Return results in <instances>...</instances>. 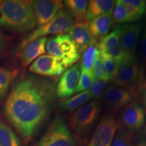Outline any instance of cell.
Wrapping results in <instances>:
<instances>
[{
  "label": "cell",
  "instance_id": "6da1fadb",
  "mask_svg": "<svg viewBox=\"0 0 146 146\" xmlns=\"http://www.w3.org/2000/svg\"><path fill=\"white\" fill-rule=\"evenodd\" d=\"M56 96L54 81L27 74L12 86L3 112L20 135L29 139L50 114Z\"/></svg>",
  "mask_w": 146,
  "mask_h": 146
},
{
  "label": "cell",
  "instance_id": "7a4b0ae2",
  "mask_svg": "<svg viewBox=\"0 0 146 146\" xmlns=\"http://www.w3.org/2000/svg\"><path fill=\"white\" fill-rule=\"evenodd\" d=\"M31 1L8 0L1 1L0 28L16 33H25L36 26Z\"/></svg>",
  "mask_w": 146,
  "mask_h": 146
},
{
  "label": "cell",
  "instance_id": "3957f363",
  "mask_svg": "<svg viewBox=\"0 0 146 146\" xmlns=\"http://www.w3.org/2000/svg\"><path fill=\"white\" fill-rule=\"evenodd\" d=\"M116 85L135 94L146 86L143 68L137 62L135 55L128 54L113 78Z\"/></svg>",
  "mask_w": 146,
  "mask_h": 146
},
{
  "label": "cell",
  "instance_id": "277c9868",
  "mask_svg": "<svg viewBox=\"0 0 146 146\" xmlns=\"http://www.w3.org/2000/svg\"><path fill=\"white\" fill-rule=\"evenodd\" d=\"M100 103L92 101L82 106L72 112L70 126L78 139L83 140L90 133L100 117Z\"/></svg>",
  "mask_w": 146,
  "mask_h": 146
},
{
  "label": "cell",
  "instance_id": "5b68a950",
  "mask_svg": "<svg viewBox=\"0 0 146 146\" xmlns=\"http://www.w3.org/2000/svg\"><path fill=\"white\" fill-rule=\"evenodd\" d=\"M46 50L49 55L58 58L66 68L74 64L81 57V50L68 34H59L47 39Z\"/></svg>",
  "mask_w": 146,
  "mask_h": 146
},
{
  "label": "cell",
  "instance_id": "8992f818",
  "mask_svg": "<svg viewBox=\"0 0 146 146\" xmlns=\"http://www.w3.org/2000/svg\"><path fill=\"white\" fill-rule=\"evenodd\" d=\"M74 23V17L69 10L65 8H61L52 21L36 28L23 39L20 45V49L22 50L30 42L47 35H56L69 32Z\"/></svg>",
  "mask_w": 146,
  "mask_h": 146
},
{
  "label": "cell",
  "instance_id": "52a82bcc",
  "mask_svg": "<svg viewBox=\"0 0 146 146\" xmlns=\"http://www.w3.org/2000/svg\"><path fill=\"white\" fill-rule=\"evenodd\" d=\"M36 146H76V141L66 120L57 116Z\"/></svg>",
  "mask_w": 146,
  "mask_h": 146
},
{
  "label": "cell",
  "instance_id": "ba28073f",
  "mask_svg": "<svg viewBox=\"0 0 146 146\" xmlns=\"http://www.w3.org/2000/svg\"><path fill=\"white\" fill-rule=\"evenodd\" d=\"M118 128V123L113 116L103 117L95 129L88 146H111Z\"/></svg>",
  "mask_w": 146,
  "mask_h": 146
},
{
  "label": "cell",
  "instance_id": "9c48e42d",
  "mask_svg": "<svg viewBox=\"0 0 146 146\" xmlns=\"http://www.w3.org/2000/svg\"><path fill=\"white\" fill-rule=\"evenodd\" d=\"M66 68L58 58L51 55H42L29 67V71L41 76L53 77L61 75Z\"/></svg>",
  "mask_w": 146,
  "mask_h": 146
},
{
  "label": "cell",
  "instance_id": "30bf717a",
  "mask_svg": "<svg viewBox=\"0 0 146 146\" xmlns=\"http://www.w3.org/2000/svg\"><path fill=\"white\" fill-rule=\"evenodd\" d=\"M81 68L80 64H75L66 69L60 77L56 87V96L59 99H65L74 94L78 85Z\"/></svg>",
  "mask_w": 146,
  "mask_h": 146
},
{
  "label": "cell",
  "instance_id": "8fae6325",
  "mask_svg": "<svg viewBox=\"0 0 146 146\" xmlns=\"http://www.w3.org/2000/svg\"><path fill=\"white\" fill-rule=\"evenodd\" d=\"M121 28L116 27L112 32L100 39V43L97 44L100 52L106 53L115 60L118 68L128 54L122 50L120 42Z\"/></svg>",
  "mask_w": 146,
  "mask_h": 146
},
{
  "label": "cell",
  "instance_id": "7c38bea8",
  "mask_svg": "<svg viewBox=\"0 0 146 146\" xmlns=\"http://www.w3.org/2000/svg\"><path fill=\"white\" fill-rule=\"evenodd\" d=\"M36 25L41 27L48 23L57 15L62 2L56 0H36L31 1Z\"/></svg>",
  "mask_w": 146,
  "mask_h": 146
},
{
  "label": "cell",
  "instance_id": "4fadbf2b",
  "mask_svg": "<svg viewBox=\"0 0 146 146\" xmlns=\"http://www.w3.org/2000/svg\"><path fill=\"white\" fill-rule=\"evenodd\" d=\"M120 121L124 129L131 133L137 132L143 127L145 123V111L137 102H131L121 113Z\"/></svg>",
  "mask_w": 146,
  "mask_h": 146
},
{
  "label": "cell",
  "instance_id": "5bb4252c",
  "mask_svg": "<svg viewBox=\"0 0 146 146\" xmlns=\"http://www.w3.org/2000/svg\"><path fill=\"white\" fill-rule=\"evenodd\" d=\"M143 27V23L141 22L120 26V45L122 50L127 54L135 55Z\"/></svg>",
  "mask_w": 146,
  "mask_h": 146
},
{
  "label": "cell",
  "instance_id": "9a60e30c",
  "mask_svg": "<svg viewBox=\"0 0 146 146\" xmlns=\"http://www.w3.org/2000/svg\"><path fill=\"white\" fill-rule=\"evenodd\" d=\"M133 100V94L127 89L116 85H110L104 94L105 106L116 111L125 108Z\"/></svg>",
  "mask_w": 146,
  "mask_h": 146
},
{
  "label": "cell",
  "instance_id": "2e32d148",
  "mask_svg": "<svg viewBox=\"0 0 146 146\" xmlns=\"http://www.w3.org/2000/svg\"><path fill=\"white\" fill-rule=\"evenodd\" d=\"M68 35L79 47L80 50L84 52L89 46L96 44L97 40L91 35L88 23L86 22L74 23L69 31Z\"/></svg>",
  "mask_w": 146,
  "mask_h": 146
},
{
  "label": "cell",
  "instance_id": "e0dca14e",
  "mask_svg": "<svg viewBox=\"0 0 146 146\" xmlns=\"http://www.w3.org/2000/svg\"><path fill=\"white\" fill-rule=\"evenodd\" d=\"M47 41L46 36L39 38L29 43L22 49L21 59L23 66H27L46 52Z\"/></svg>",
  "mask_w": 146,
  "mask_h": 146
},
{
  "label": "cell",
  "instance_id": "ac0fdd59",
  "mask_svg": "<svg viewBox=\"0 0 146 146\" xmlns=\"http://www.w3.org/2000/svg\"><path fill=\"white\" fill-rule=\"evenodd\" d=\"M116 1L114 0H91L87 7L86 18L87 23L100 16L112 13Z\"/></svg>",
  "mask_w": 146,
  "mask_h": 146
},
{
  "label": "cell",
  "instance_id": "d6986e66",
  "mask_svg": "<svg viewBox=\"0 0 146 146\" xmlns=\"http://www.w3.org/2000/svg\"><path fill=\"white\" fill-rule=\"evenodd\" d=\"M113 24L112 13L100 16L88 23L89 31L96 40L106 36Z\"/></svg>",
  "mask_w": 146,
  "mask_h": 146
},
{
  "label": "cell",
  "instance_id": "ffe728a7",
  "mask_svg": "<svg viewBox=\"0 0 146 146\" xmlns=\"http://www.w3.org/2000/svg\"><path fill=\"white\" fill-rule=\"evenodd\" d=\"M91 99V97L89 89L78 93L68 99L61 100L58 104V106L64 111H74L79 108Z\"/></svg>",
  "mask_w": 146,
  "mask_h": 146
},
{
  "label": "cell",
  "instance_id": "44dd1931",
  "mask_svg": "<svg viewBox=\"0 0 146 146\" xmlns=\"http://www.w3.org/2000/svg\"><path fill=\"white\" fill-rule=\"evenodd\" d=\"M89 1L87 0H66L64 1L67 10L72 14L76 23L86 22V14Z\"/></svg>",
  "mask_w": 146,
  "mask_h": 146
},
{
  "label": "cell",
  "instance_id": "7402d4cb",
  "mask_svg": "<svg viewBox=\"0 0 146 146\" xmlns=\"http://www.w3.org/2000/svg\"><path fill=\"white\" fill-rule=\"evenodd\" d=\"M100 52L97 45H92L87 47L83 52L81 59L80 66L81 70H92L93 66L100 56Z\"/></svg>",
  "mask_w": 146,
  "mask_h": 146
},
{
  "label": "cell",
  "instance_id": "603a6c76",
  "mask_svg": "<svg viewBox=\"0 0 146 146\" xmlns=\"http://www.w3.org/2000/svg\"><path fill=\"white\" fill-rule=\"evenodd\" d=\"M0 146H21L20 141L13 131L0 120Z\"/></svg>",
  "mask_w": 146,
  "mask_h": 146
},
{
  "label": "cell",
  "instance_id": "cb8c5ba5",
  "mask_svg": "<svg viewBox=\"0 0 146 146\" xmlns=\"http://www.w3.org/2000/svg\"><path fill=\"white\" fill-rule=\"evenodd\" d=\"M17 72L0 67V100L4 99L8 94L11 84L15 79Z\"/></svg>",
  "mask_w": 146,
  "mask_h": 146
},
{
  "label": "cell",
  "instance_id": "d4e9b609",
  "mask_svg": "<svg viewBox=\"0 0 146 146\" xmlns=\"http://www.w3.org/2000/svg\"><path fill=\"white\" fill-rule=\"evenodd\" d=\"M113 23L116 24H127L132 23L128 14L125 5L121 0L116 1L114 8L112 12Z\"/></svg>",
  "mask_w": 146,
  "mask_h": 146
},
{
  "label": "cell",
  "instance_id": "484cf974",
  "mask_svg": "<svg viewBox=\"0 0 146 146\" xmlns=\"http://www.w3.org/2000/svg\"><path fill=\"white\" fill-rule=\"evenodd\" d=\"M111 146H134L133 133L124 128L118 129Z\"/></svg>",
  "mask_w": 146,
  "mask_h": 146
},
{
  "label": "cell",
  "instance_id": "4316f807",
  "mask_svg": "<svg viewBox=\"0 0 146 146\" xmlns=\"http://www.w3.org/2000/svg\"><path fill=\"white\" fill-rule=\"evenodd\" d=\"M95 80H96V77L93 73L92 70H82L78 85L74 91V94L89 90L94 84Z\"/></svg>",
  "mask_w": 146,
  "mask_h": 146
},
{
  "label": "cell",
  "instance_id": "83f0119b",
  "mask_svg": "<svg viewBox=\"0 0 146 146\" xmlns=\"http://www.w3.org/2000/svg\"><path fill=\"white\" fill-rule=\"evenodd\" d=\"M100 58H101L102 62L104 64L110 76L111 80H113L116 74H117L118 70V66L117 65L115 60L113 59L112 57L106 53L100 52Z\"/></svg>",
  "mask_w": 146,
  "mask_h": 146
},
{
  "label": "cell",
  "instance_id": "f1b7e54d",
  "mask_svg": "<svg viewBox=\"0 0 146 146\" xmlns=\"http://www.w3.org/2000/svg\"><path fill=\"white\" fill-rule=\"evenodd\" d=\"M93 73H94L95 77L98 79L103 80L106 82H108L111 80L110 76L104 64L102 62L101 58L99 57L95 62L94 66H93Z\"/></svg>",
  "mask_w": 146,
  "mask_h": 146
},
{
  "label": "cell",
  "instance_id": "f546056e",
  "mask_svg": "<svg viewBox=\"0 0 146 146\" xmlns=\"http://www.w3.org/2000/svg\"><path fill=\"white\" fill-rule=\"evenodd\" d=\"M106 84L107 82L103 81V80L96 78L92 86L89 89L91 98H94V99L100 98L102 96L104 91L105 90Z\"/></svg>",
  "mask_w": 146,
  "mask_h": 146
},
{
  "label": "cell",
  "instance_id": "4dcf8cb0",
  "mask_svg": "<svg viewBox=\"0 0 146 146\" xmlns=\"http://www.w3.org/2000/svg\"><path fill=\"white\" fill-rule=\"evenodd\" d=\"M139 54L144 66L146 67V24L143 25L139 39Z\"/></svg>",
  "mask_w": 146,
  "mask_h": 146
},
{
  "label": "cell",
  "instance_id": "1f68e13d",
  "mask_svg": "<svg viewBox=\"0 0 146 146\" xmlns=\"http://www.w3.org/2000/svg\"><path fill=\"white\" fill-rule=\"evenodd\" d=\"M122 2L134 8L143 15L146 11V1L143 0H121Z\"/></svg>",
  "mask_w": 146,
  "mask_h": 146
},
{
  "label": "cell",
  "instance_id": "d6a6232c",
  "mask_svg": "<svg viewBox=\"0 0 146 146\" xmlns=\"http://www.w3.org/2000/svg\"><path fill=\"white\" fill-rule=\"evenodd\" d=\"M124 4L125 5L126 9H127V12L128 14H129V17H130L132 23H133V22H137L139 21V20H141L142 16H143V14L140 13L139 11L135 10V9L133 8L131 5L125 4V3H124Z\"/></svg>",
  "mask_w": 146,
  "mask_h": 146
},
{
  "label": "cell",
  "instance_id": "836d02e7",
  "mask_svg": "<svg viewBox=\"0 0 146 146\" xmlns=\"http://www.w3.org/2000/svg\"><path fill=\"white\" fill-rule=\"evenodd\" d=\"M137 146H146V130L143 131L139 137Z\"/></svg>",
  "mask_w": 146,
  "mask_h": 146
},
{
  "label": "cell",
  "instance_id": "e575fe53",
  "mask_svg": "<svg viewBox=\"0 0 146 146\" xmlns=\"http://www.w3.org/2000/svg\"><path fill=\"white\" fill-rule=\"evenodd\" d=\"M141 92L142 100H143V104L144 105V107H145V110L146 112V86L141 89Z\"/></svg>",
  "mask_w": 146,
  "mask_h": 146
},
{
  "label": "cell",
  "instance_id": "d590c367",
  "mask_svg": "<svg viewBox=\"0 0 146 146\" xmlns=\"http://www.w3.org/2000/svg\"><path fill=\"white\" fill-rule=\"evenodd\" d=\"M3 43H4V38H3V35L0 32V52L2 50L3 47Z\"/></svg>",
  "mask_w": 146,
  "mask_h": 146
},
{
  "label": "cell",
  "instance_id": "8d00e7d4",
  "mask_svg": "<svg viewBox=\"0 0 146 146\" xmlns=\"http://www.w3.org/2000/svg\"><path fill=\"white\" fill-rule=\"evenodd\" d=\"M1 1H0V6H1Z\"/></svg>",
  "mask_w": 146,
  "mask_h": 146
},
{
  "label": "cell",
  "instance_id": "74e56055",
  "mask_svg": "<svg viewBox=\"0 0 146 146\" xmlns=\"http://www.w3.org/2000/svg\"><path fill=\"white\" fill-rule=\"evenodd\" d=\"M145 16H146V11H145Z\"/></svg>",
  "mask_w": 146,
  "mask_h": 146
}]
</instances>
